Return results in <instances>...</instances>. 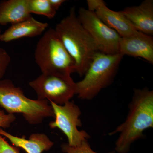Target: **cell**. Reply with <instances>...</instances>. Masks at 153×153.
Returning <instances> with one entry per match:
<instances>
[{
	"mask_svg": "<svg viewBox=\"0 0 153 153\" xmlns=\"http://www.w3.org/2000/svg\"><path fill=\"white\" fill-rule=\"evenodd\" d=\"M48 24L36 20L31 16L25 21L12 25L0 36V41L10 42L23 38L40 36L48 28Z\"/></svg>",
	"mask_w": 153,
	"mask_h": 153,
	"instance_id": "cell-12",
	"label": "cell"
},
{
	"mask_svg": "<svg viewBox=\"0 0 153 153\" xmlns=\"http://www.w3.org/2000/svg\"><path fill=\"white\" fill-rule=\"evenodd\" d=\"M119 53L122 55L140 57L153 64L152 36L137 32L121 38Z\"/></svg>",
	"mask_w": 153,
	"mask_h": 153,
	"instance_id": "cell-10",
	"label": "cell"
},
{
	"mask_svg": "<svg viewBox=\"0 0 153 153\" xmlns=\"http://www.w3.org/2000/svg\"><path fill=\"white\" fill-rule=\"evenodd\" d=\"M29 84L35 91L38 99L59 105L70 101L76 94V82L70 75L42 73Z\"/></svg>",
	"mask_w": 153,
	"mask_h": 153,
	"instance_id": "cell-6",
	"label": "cell"
},
{
	"mask_svg": "<svg viewBox=\"0 0 153 153\" xmlns=\"http://www.w3.org/2000/svg\"><path fill=\"white\" fill-rule=\"evenodd\" d=\"M0 135L8 139L14 146L23 149L27 153H42L52 148L54 143L45 134H33L29 138L15 136L0 128Z\"/></svg>",
	"mask_w": 153,
	"mask_h": 153,
	"instance_id": "cell-13",
	"label": "cell"
},
{
	"mask_svg": "<svg viewBox=\"0 0 153 153\" xmlns=\"http://www.w3.org/2000/svg\"><path fill=\"white\" fill-rule=\"evenodd\" d=\"M31 16L29 0H7L0 2V25H15Z\"/></svg>",
	"mask_w": 153,
	"mask_h": 153,
	"instance_id": "cell-14",
	"label": "cell"
},
{
	"mask_svg": "<svg viewBox=\"0 0 153 153\" xmlns=\"http://www.w3.org/2000/svg\"><path fill=\"white\" fill-rule=\"evenodd\" d=\"M16 116L13 114H6L0 109V128H7L16 120Z\"/></svg>",
	"mask_w": 153,
	"mask_h": 153,
	"instance_id": "cell-19",
	"label": "cell"
},
{
	"mask_svg": "<svg viewBox=\"0 0 153 153\" xmlns=\"http://www.w3.org/2000/svg\"><path fill=\"white\" fill-rule=\"evenodd\" d=\"M55 120L49 124L50 128H57L63 132L71 146H79L82 142L87 140L90 136L85 131H79L77 128L82 126L79 118L81 114L80 108L74 102L69 101L63 105L50 102Z\"/></svg>",
	"mask_w": 153,
	"mask_h": 153,
	"instance_id": "cell-8",
	"label": "cell"
},
{
	"mask_svg": "<svg viewBox=\"0 0 153 153\" xmlns=\"http://www.w3.org/2000/svg\"><path fill=\"white\" fill-rule=\"evenodd\" d=\"M122 12L137 31L153 36V0H145L139 5L127 7Z\"/></svg>",
	"mask_w": 153,
	"mask_h": 153,
	"instance_id": "cell-11",
	"label": "cell"
},
{
	"mask_svg": "<svg viewBox=\"0 0 153 153\" xmlns=\"http://www.w3.org/2000/svg\"><path fill=\"white\" fill-rule=\"evenodd\" d=\"M29 7L30 13L42 15L50 19L55 17L57 13L49 0H29Z\"/></svg>",
	"mask_w": 153,
	"mask_h": 153,
	"instance_id": "cell-15",
	"label": "cell"
},
{
	"mask_svg": "<svg viewBox=\"0 0 153 153\" xmlns=\"http://www.w3.org/2000/svg\"><path fill=\"white\" fill-rule=\"evenodd\" d=\"M55 30L74 60L76 72L83 76L94 56L99 51L93 39L79 22L74 7L56 25Z\"/></svg>",
	"mask_w": 153,
	"mask_h": 153,
	"instance_id": "cell-2",
	"label": "cell"
},
{
	"mask_svg": "<svg viewBox=\"0 0 153 153\" xmlns=\"http://www.w3.org/2000/svg\"><path fill=\"white\" fill-rule=\"evenodd\" d=\"M34 57L42 73L71 75L76 72L74 60L55 29H49L39 39Z\"/></svg>",
	"mask_w": 153,
	"mask_h": 153,
	"instance_id": "cell-5",
	"label": "cell"
},
{
	"mask_svg": "<svg viewBox=\"0 0 153 153\" xmlns=\"http://www.w3.org/2000/svg\"><path fill=\"white\" fill-rule=\"evenodd\" d=\"M11 62L8 53L4 49L0 48V79L4 77Z\"/></svg>",
	"mask_w": 153,
	"mask_h": 153,
	"instance_id": "cell-17",
	"label": "cell"
},
{
	"mask_svg": "<svg viewBox=\"0 0 153 153\" xmlns=\"http://www.w3.org/2000/svg\"><path fill=\"white\" fill-rule=\"evenodd\" d=\"M125 121L109 136L119 134L115 152L128 153L135 142L144 137L143 132L153 128V91L147 87L135 89Z\"/></svg>",
	"mask_w": 153,
	"mask_h": 153,
	"instance_id": "cell-1",
	"label": "cell"
},
{
	"mask_svg": "<svg viewBox=\"0 0 153 153\" xmlns=\"http://www.w3.org/2000/svg\"><path fill=\"white\" fill-rule=\"evenodd\" d=\"M77 18L93 39L99 52L108 55L118 54L121 37L105 25L93 11L80 8Z\"/></svg>",
	"mask_w": 153,
	"mask_h": 153,
	"instance_id": "cell-7",
	"label": "cell"
},
{
	"mask_svg": "<svg viewBox=\"0 0 153 153\" xmlns=\"http://www.w3.org/2000/svg\"><path fill=\"white\" fill-rule=\"evenodd\" d=\"M1 29H0V36H1Z\"/></svg>",
	"mask_w": 153,
	"mask_h": 153,
	"instance_id": "cell-21",
	"label": "cell"
},
{
	"mask_svg": "<svg viewBox=\"0 0 153 153\" xmlns=\"http://www.w3.org/2000/svg\"><path fill=\"white\" fill-rule=\"evenodd\" d=\"M61 148L62 151L65 153H98L92 150L87 140L82 142L81 144L76 146H70L68 143L63 144ZM108 153H115V152L113 151Z\"/></svg>",
	"mask_w": 153,
	"mask_h": 153,
	"instance_id": "cell-16",
	"label": "cell"
},
{
	"mask_svg": "<svg viewBox=\"0 0 153 153\" xmlns=\"http://www.w3.org/2000/svg\"><path fill=\"white\" fill-rule=\"evenodd\" d=\"M123 56L95 53L82 80L76 82V94L82 100H90L112 83Z\"/></svg>",
	"mask_w": 153,
	"mask_h": 153,
	"instance_id": "cell-4",
	"label": "cell"
},
{
	"mask_svg": "<svg viewBox=\"0 0 153 153\" xmlns=\"http://www.w3.org/2000/svg\"><path fill=\"white\" fill-rule=\"evenodd\" d=\"M88 9L93 11L100 20L121 37H127L137 31L122 11H115L107 7L102 0H88Z\"/></svg>",
	"mask_w": 153,
	"mask_h": 153,
	"instance_id": "cell-9",
	"label": "cell"
},
{
	"mask_svg": "<svg viewBox=\"0 0 153 153\" xmlns=\"http://www.w3.org/2000/svg\"><path fill=\"white\" fill-rule=\"evenodd\" d=\"M0 153H20L19 148L11 146L5 138L0 135Z\"/></svg>",
	"mask_w": 153,
	"mask_h": 153,
	"instance_id": "cell-18",
	"label": "cell"
},
{
	"mask_svg": "<svg viewBox=\"0 0 153 153\" xmlns=\"http://www.w3.org/2000/svg\"><path fill=\"white\" fill-rule=\"evenodd\" d=\"M0 106L8 114H22L30 125L41 124L46 118L55 117L47 100L28 98L20 87L9 79L0 81Z\"/></svg>",
	"mask_w": 153,
	"mask_h": 153,
	"instance_id": "cell-3",
	"label": "cell"
},
{
	"mask_svg": "<svg viewBox=\"0 0 153 153\" xmlns=\"http://www.w3.org/2000/svg\"><path fill=\"white\" fill-rule=\"evenodd\" d=\"M53 8L57 11L63 3L65 2L64 0H49Z\"/></svg>",
	"mask_w": 153,
	"mask_h": 153,
	"instance_id": "cell-20",
	"label": "cell"
}]
</instances>
